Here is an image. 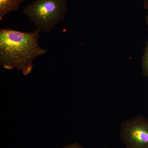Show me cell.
Here are the masks:
<instances>
[{
	"mask_svg": "<svg viewBox=\"0 0 148 148\" xmlns=\"http://www.w3.org/2000/svg\"><path fill=\"white\" fill-rule=\"evenodd\" d=\"M40 32H23L12 29L0 30V64L7 70L16 69L25 75L32 72L33 61L47 53L40 47Z\"/></svg>",
	"mask_w": 148,
	"mask_h": 148,
	"instance_id": "6da1fadb",
	"label": "cell"
},
{
	"mask_svg": "<svg viewBox=\"0 0 148 148\" xmlns=\"http://www.w3.org/2000/svg\"><path fill=\"white\" fill-rule=\"evenodd\" d=\"M67 9V0H36L27 6L23 12L37 31L49 33L57 23L65 20Z\"/></svg>",
	"mask_w": 148,
	"mask_h": 148,
	"instance_id": "7a4b0ae2",
	"label": "cell"
},
{
	"mask_svg": "<svg viewBox=\"0 0 148 148\" xmlns=\"http://www.w3.org/2000/svg\"><path fill=\"white\" fill-rule=\"evenodd\" d=\"M119 135L125 148H148V119L140 115L125 121Z\"/></svg>",
	"mask_w": 148,
	"mask_h": 148,
	"instance_id": "3957f363",
	"label": "cell"
},
{
	"mask_svg": "<svg viewBox=\"0 0 148 148\" xmlns=\"http://www.w3.org/2000/svg\"><path fill=\"white\" fill-rule=\"evenodd\" d=\"M24 0H0V20L8 14L18 9Z\"/></svg>",
	"mask_w": 148,
	"mask_h": 148,
	"instance_id": "277c9868",
	"label": "cell"
},
{
	"mask_svg": "<svg viewBox=\"0 0 148 148\" xmlns=\"http://www.w3.org/2000/svg\"><path fill=\"white\" fill-rule=\"evenodd\" d=\"M142 65L143 74L148 77V37L147 45L144 50Z\"/></svg>",
	"mask_w": 148,
	"mask_h": 148,
	"instance_id": "5b68a950",
	"label": "cell"
},
{
	"mask_svg": "<svg viewBox=\"0 0 148 148\" xmlns=\"http://www.w3.org/2000/svg\"><path fill=\"white\" fill-rule=\"evenodd\" d=\"M62 148H84L81 145L77 143H74L67 145Z\"/></svg>",
	"mask_w": 148,
	"mask_h": 148,
	"instance_id": "8992f818",
	"label": "cell"
},
{
	"mask_svg": "<svg viewBox=\"0 0 148 148\" xmlns=\"http://www.w3.org/2000/svg\"><path fill=\"white\" fill-rule=\"evenodd\" d=\"M144 7L146 10L148 11V14L146 16V23L148 26V0H144Z\"/></svg>",
	"mask_w": 148,
	"mask_h": 148,
	"instance_id": "52a82bcc",
	"label": "cell"
},
{
	"mask_svg": "<svg viewBox=\"0 0 148 148\" xmlns=\"http://www.w3.org/2000/svg\"><path fill=\"white\" fill-rule=\"evenodd\" d=\"M106 148V147H105V148Z\"/></svg>",
	"mask_w": 148,
	"mask_h": 148,
	"instance_id": "ba28073f",
	"label": "cell"
}]
</instances>
